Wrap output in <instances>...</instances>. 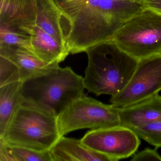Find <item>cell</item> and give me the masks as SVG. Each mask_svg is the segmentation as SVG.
<instances>
[{
    "instance_id": "obj_1",
    "label": "cell",
    "mask_w": 161,
    "mask_h": 161,
    "mask_svg": "<svg viewBox=\"0 0 161 161\" xmlns=\"http://www.w3.org/2000/svg\"><path fill=\"white\" fill-rule=\"evenodd\" d=\"M61 12L71 54L112 40L118 30L143 10L136 0H53Z\"/></svg>"
},
{
    "instance_id": "obj_2",
    "label": "cell",
    "mask_w": 161,
    "mask_h": 161,
    "mask_svg": "<svg viewBox=\"0 0 161 161\" xmlns=\"http://www.w3.org/2000/svg\"><path fill=\"white\" fill-rule=\"evenodd\" d=\"M82 77L69 67H55L48 72L22 82L21 104L42 109L58 117L85 96Z\"/></svg>"
},
{
    "instance_id": "obj_3",
    "label": "cell",
    "mask_w": 161,
    "mask_h": 161,
    "mask_svg": "<svg viewBox=\"0 0 161 161\" xmlns=\"http://www.w3.org/2000/svg\"><path fill=\"white\" fill-rule=\"evenodd\" d=\"M86 53L88 64L83 78L85 86L97 96L112 97L120 92L131 78L138 62L112 40L97 44Z\"/></svg>"
},
{
    "instance_id": "obj_4",
    "label": "cell",
    "mask_w": 161,
    "mask_h": 161,
    "mask_svg": "<svg viewBox=\"0 0 161 161\" xmlns=\"http://www.w3.org/2000/svg\"><path fill=\"white\" fill-rule=\"evenodd\" d=\"M61 136L57 116L42 109L21 104L0 139L10 146L47 152Z\"/></svg>"
},
{
    "instance_id": "obj_5",
    "label": "cell",
    "mask_w": 161,
    "mask_h": 161,
    "mask_svg": "<svg viewBox=\"0 0 161 161\" xmlns=\"http://www.w3.org/2000/svg\"><path fill=\"white\" fill-rule=\"evenodd\" d=\"M112 40L138 61L161 54V14L143 9L125 22Z\"/></svg>"
},
{
    "instance_id": "obj_6",
    "label": "cell",
    "mask_w": 161,
    "mask_h": 161,
    "mask_svg": "<svg viewBox=\"0 0 161 161\" xmlns=\"http://www.w3.org/2000/svg\"><path fill=\"white\" fill-rule=\"evenodd\" d=\"M57 120L61 136L81 129L97 130L120 124L119 108L85 96L69 105Z\"/></svg>"
},
{
    "instance_id": "obj_7",
    "label": "cell",
    "mask_w": 161,
    "mask_h": 161,
    "mask_svg": "<svg viewBox=\"0 0 161 161\" xmlns=\"http://www.w3.org/2000/svg\"><path fill=\"white\" fill-rule=\"evenodd\" d=\"M161 91V54L138 61L137 66L126 86L111 97L110 102L124 108L147 99Z\"/></svg>"
},
{
    "instance_id": "obj_8",
    "label": "cell",
    "mask_w": 161,
    "mask_h": 161,
    "mask_svg": "<svg viewBox=\"0 0 161 161\" xmlns=\"http://www.w3.org/2000/svg\"><path fill=\"white\" fill-rule=\"evenodd\" d=\"M80 140L85 146L106 155L111 161L132 156L140 145V138L136 133L121 125L91 130Z\"/></svg>"
},
{
    "instance_id": "obj_9",
    "label": "cell",
    "mask_w": 161,
    "mask_h": 161,
    "mask_svg": "<svg viewBox=\"0 0 161 161\" xmlns=\"http://www.w3.org/2000/svg\"><path fill=\"white\" fill-rule=\"evenodd\" d=\"M0 28L31 36L36 25V0H0Z\"/></svg>"
},
{
    "instance_id": "obj_10",
    "label": "cell",
    "mask_w": 161,
    "mask_h": 161,
    "mask_svg": "<svg viewBox=\"0 0 161 161\" xmlns=\"http://www.w3.org/2000/svg\"><path fill=\"white\" fill-rule=\"evenodd\" d=\"M0 56L11 60L18 67L22 82L43 75L59 64L45 63L33 53L12 46H0Z\"/></svg>"
},
{
    "instance_id": "obj_11",
    "label": "cell",
    "mask_w": 161,
    "mask_h": 161,
    "mask_svg": "<svg viewBox=\"0 0 161 161\" xmlns=\"http://www.w3.org/2000/svg\"><path fill=\"white\" fill-rule=\"evenodd\" d=\"M121 126L133 129L141 125L161 121V96L156 94L133 105L119 108Z\"/></svg>"
},
{
    "instance_id": "obj_12",
    "label": "cell",
    "mask_w": 161,
    "mask_h": 161,
    "mask_svg": "<svg viewBox=\"0 0 161 161\" xmlns=\"http://www.w3.org/2000/svg\"><path fill=\"white\" fill-rule=\"evenodd\" d=\"M53 161H111L106 155L85 146L80 140L61 136L50 150Z\"/></svg>"
},
{
    "instance_id": "obj_13",
    "label": "cell",
    "mask_w": 161,
    "mask_h": 161,
    "mask_svg": "<svg viewBox=\"0 0 161 161\" xmlns=\"http://www.w3.org/2000/svg\"><path fill=\"white\" fill-rule=\"evenodd\" d=\"M31 37L34 53L45 63L60 64L70 53L66 47L37 25Z\"/></svg>"
},
{
    "instance_id": "obj_14",
    "label": "cell",
    "mask_w": 161,
    "mask_h": 161,
    "mask_svg": "<svg viewBox=\"0 0 161 161\" xmlns=\"http://www.w3.org/2000/svg\"><path fill=\"white\" fill-rule=\"evenodd\" d=\"M36 25L67 48L62 27V15L53 0H36Z\"/></svg>"
},
{
    "instance_id": "obj_15",
    "label": "cell",
    "mask_w": 161,
    "mask_h": 161,
    "mask_svg": "<svg viewBox=\"0 0 161 161\" xmlns=\"http://www.w3.org/2000/svg\"><path fill=\"white\" fill-rule=\"evenodd\" d=\"M22 82H15L0 86V137L18 107L21 104Z\"/></svg>"
},
{
    "instance_id": "obj_16",
    "label": "cell",
    "mask_w": 161,
    "mask_h": 161,
    "mask_svg": "<svg viewBox=\"0 0 161 161\" xmlns=\"http://www.w3.org/2000/svg\"><path fill=\"white\" fill-rule=\"evenodd\" d=\"M0 161H53L50 150L39 152L12 146L0 139Z\"/></svg>"
},
{
    "instance_id": "obj_17",
    "label": "cell",
    "mask_w": 161,
    "mask_h": 161,
    "mask_svg": "<svg viewBox=\"0 0 161 161\" xmlns=\"http://www.w3.org/2000/svg\"><path fill=\"white\" fill-rule=\"evenodd\" d=\"M0 46L17 47L28 50L34 53L31 36L2 28H0Z\"/></svg>"
},
{
    "instance_id": "obj_18",
    "label": "cell",
    "mask_w": 161,
    "mask_h": 161,
    "mask_svg": "<svg viewBox=\"0 0 161 161\" xmlns=\"http://www.w3.org/2000/svg\"><path fill=\"white\" fill-rule=\"evenodd\" d=\"M132 130L139 138L156 148L161 147V121L141 125Z\"/></svg>"
},
{
    "instance_id": "obj_19",
    "label": "cell",
    "mask_w": 161,
    "mask_h": 161,
    "mask_svg": "<svg viewBox=\"0 0 161 161\" xmlns=\"http://www.w3.org/2000/svg\"><path fill=\"white\" fill-rule=\"evenodd\" d=\"M20 81L18 67L11 60L0 56V86Z\"/></svg>"
},
{
    "instance_id": "obj_20",
    "label": "cell",
    "mask_w": 161,
    "mask_h": 161,
    "mask_svg": "<svg viewBox=\"0 0 161 161\" xmlns=\"http://www.w3.org/2000/svg\"><path fill=\"white\" fill-rule=\"evenodd\" d=\"M155 149L146 148L132 156L131 161H161V155Z\"/></svg>"
},
{
    "instance_id": "obj_21",
    "label": "cell",
    "mask_w": 161,
    "mask_h": 161,
    "mask_svg": "<svg viewBox=\"0 0 161 161\" xmlns=\"http://www.w3.org/2000/svg\"><path fill=\"white\" fill-rule=\"evenodd\" d=\"M144 9H149L161 14V0H136Z\"/></svg>"
}]
</instances>
